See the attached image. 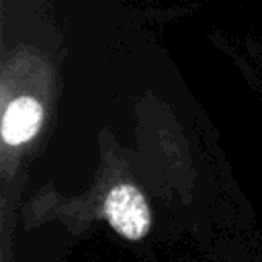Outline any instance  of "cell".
<instances>
[{"mask_svg": "<svg viewBox=\"0 0 262 262\" xmlns=\"http://www.w3.org/2000/svg\"><path fill=\"white\" fill-rule=\"evenodd\" d=\"M106 223L125 239L139 242L149 233L151 213L143 192L131 182H119L108 190Z\"/></svg>", "mask_w": 262, "mask_h": 262, "instance_id": "6da1fadb", "label": "cell"}, {"mask_svg": "<svg viewBox=\"0 0 262 262\" xmlns=\"http://www.w3.org/2000/svg\"><path fill=\"white\" fill-rule=\"evenodd\" d=\"M43 121V106L31 98L20 96L12 100L2 119V137L6 145H20L35 137Z\"/></svg>", "mask_w": 262, "mask_h": 262, "instance_id": "7a4b0ae2", "label": "cell"}, {"mask_svg": "<svg viewBox=\"0 0 262 262\" xmlns=\"http://www.w3.org/2000/svg\"><path fill=\"white\" fill-rule=\"evenodd\" d=\"M0 262H12L10 260V250H8V246L4 244V248H2V260Z\"/></svg>", "mask_w": 262, "mask_h": 262, "instance_id": "3957f363", "label": "cell"}]
</instances>
